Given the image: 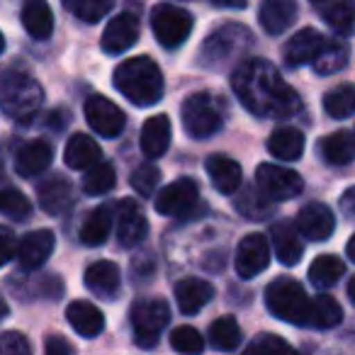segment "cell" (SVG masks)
<instances>
[{"label": "cell", "mask_w": 355, "mask_h": 355, "mask_svg": "<svg viewBox=\"0 0 355 355\" xmlns=\"http://www.w3.org/2000/svg\"><path fill=\"white\" fill-rule=\"evenodd\" d=\"M297 229L309 241H326L336 229V217L326 205L309 202L297 214Z\"/></svg>", "instance_id": "obj_16"}, {"label": "cell", "mask_w": 355, "mask_h": 355, "mask_svg": "<svg viewBox=\"0 0 355 355\" xmlns=\"http://www.w3.org/2000/svg\"><path fill=\"white\" fill-rule=\"evenodd\" d=\"M132 188L137 190L141 198H153L158 183H161V171H158L153 163H141L137 171L132 173Z\"/></svg>", "instance_id": "obj_44"}, {"label": "cell", "mask_w": 355, "mask_h": 355, "mask_svg": "<svg viewBox=\"0 0 355 355\" xmlns=\"http://www.w3.org/2000/svg\"><path fill=\"white\" fill-rule=\"evenodd\" d=\"M112 227H114V209L112 207H98L85 217L78 236L85 246H100V243L107 241Z\"/></svg>", "instance_id": "obj_31"}, {"label": "cell", "mask_w": 355, "mask_h": 355, "mask_svg": "<svg viewBox=\"0 0 355 355\" xmlns=\"http://www.w3.org/2000/svg\"><path fill=\"white\" fill-rule=\"evenodd\" d=\"M236 98L248 112L258 117H292L302 110V100L280 71L266 59H248L236 66L232 76Z\"/></svg>", "instance_id": "obj_1"}, {"label": "cell", "mask_w": 355, "mask_h": 355, "mask_svg": "<svg viewBox=\"0 0 355 355\" xmlns=\"http://www.w3.org/2000/svg\"><path fill=\"white\" fill-rule=\"evenodd\" d=\"M85 119H88V124L95 129V134L107 137V139L122 134L124 122H127L122 110H119L112 100L105 98V95H90V98L85 100Z\"/></svg>", "instance_id": "obj_11"}, {"label": "cell", "mask_w": 355, "mask_h": 355, "mask_svg": "<svg viewBox=\"0 0 355 355\" xmlns=\"http://www.w3.org/2000/svg\"><path fill=\"white\" fill-rule=\"evenodd\" d=\"M8 311H10V309H8V302L0 297V319H3V316H8Z\"/></svg>", "instance_id": "obj_52"}, {"label": "cell", "mask_w": 355, "mask_h": 355, "mask_svg": "<svg viewBox=\"0 0 355 355\" xmlns=\"http://www.w3.org/2000/svg\"><path fill=\"white\" fill-rule=\"evenodd\" d=\"M66 319H69L71 329L83 338H95L98 334H103L105 329V316L93 302L76 300L66 309Z\"/></svg>", "instance_id": "obj_21"}, {"label": "cell", "mask_w": 355, "mask_h": 355, "mask_svg": "<svg viewBox=\"0 0 355 355\" xmlns=\"http://www.w3.org/2000/svg\"><path fill=\"white\" fill-rule=\"evenodd\" d=\"M171 309L163 300H139L132 306V329L139 348H153L158 336L168 326Z\"/></svg>", "instance_id": "obj_7"}, {"label": "cell", "mask_w": 355, "mask_h": 355, "mask_svg": "<svg viewBox=\"0 0 355 355\" xmlns=\"http://www.w3.org/2000/svg\"><path fill=\"white\" fill-rule=\"evenodd\" d=\"M54 161V148L51 144H46L44 139H35V141H27L20 146L15 156V171L22 178H35L40 173H44L46 168Z\"/></svg>", "instance_id": "obj_18"}, {"label": "cell", "mask_w": 355, "mask_h": 355, "mask_svg": "<svg viewBox=\"0 0 355 355\" xmlns=\"http://www.w3.org/2000/svg\"><path fill=\"white\" fill-rule=\"evenodd\" d=\"M340 207H343L345 214H350V217H355V185L353 188H348L343 193V198H340Z\"/></svg>", "instance_id": "obj_48"}, {"label": "cell", "mask_w": 355, "mask_h": 355, "mask_svg": "<svg viewBox=\"0 0 355 355\" xmlns=\"http://www.w3.org/2000/svg\"><path fill=\"white\" fill-rule=\"evenodd\" d=\"M319 153L329 166H345L355 158V132H334L321 139Z\"/></svg>", "instance_id": "obj_29"}, {"label": "cell", "mask_w": 355, "mask_h": 355, "mask_svg": "<svg viewBox=\"0 0 355 355\" xmlns=\"http://www.w3.org/2000/svg\"><path fill=\"white\" fill-rule=\"evenodd\" d=\"M171 146V119L166 114H153L141 127V151L146 158L156 161Z\"/></svg>", "instance_id": "obj_23"}, {"label": "cell", "mask_w": 355, "mask_h": 355, "mask_svg": "<svg viewBox=\"0 0 355 355\" xmlns=\"http://www.w3.org/2000/svg\"><path fill=\"white\" fill-rule=\"evenodd\" d=\"M343 319V309L340 304L329 295H319L311 300V311H309V326L311 329H334Z\"/></svg>", "instance_id": "obj_33"}, {"label": "cell", "mask_w": 355, "mask_h": 355, "mask_svg": "<svg viewBox=\"0 0 355 355\" xmlns=\"http://www.w3.org/2000/svg\"><path fill=\"white\" fill-rule=\"evenodd\" d=\"M268 151L277 161H297L304 153V134L295 127H280L268 139Z\"/></svg>", "instance_id": "obj_30"}, {"label": "cell", "mask_w": 355, "mask_h": 355, "mask_svg": "<svg viewBox=\"0 0 355 355\" xmlns=\"http://www.w3.org/2000/svg\"><path fill=\"white\" fill-rule=\"evenodd\" d=\"M272 202L261 188H243L236 198V209L248 219H268L272 214Z\"/></svg>", "instance_id": "obj_36"}, {"label": "cell", "mask_w": 355, "mask_h": 355, "mask_svg": "<svg viewBox=\"0 0 355 355\" xmlns=\"http://www.w3.org/2000/svg\"><path fill=\"white\" fill-rule=\"evenodd\" d=\"M348 44L340 40H326L324 49L319 51V56H316L311 64H314V71L319 76H331V73H338V71H343L345 66H348Z\"/></svg>", "instance_id": "obj_32"}, {"label": "cell", "mask_w": 355, "mask_h": 355, "mask_svg": "<svg viewBox=\"0 0 355 355\" xmlns=\"http://www.w3.org/2000/svg\"><path fill=\"white\" fill-rule=\"evenodd\" d=\"M0 355H32L30 340L17 331L0 334Z\"/></svg>", "instance_id": "obj_45"}, {"label": "cell", "mask_w": 355, "mask_h": 355, "mask_svg": "<svg viewBox=\"0 0 355 355\" xmlns=\"http://www.w3.org/2000/svg\"><path fill=\"white\" fill-rule=\"evenodd\" d=\"M114 229H117V241L124 248H132L139 241H144L148 232V222L132 200H119L114 205Z\"/></svg>", "instance_id": "obj_14"}, {"label": "cell", "mask_w": 355, "mask_h": 355, "mask_svg": "<svg viewBox=\"0 0 355 355\" xmlns=\"http://www.w3.org/2000/svg\"><path fill=\"white\" fill-rule=\"evenodd\" d=\"M241 355H297V353L290 348L287 340L280 338V336L261 334L258 338H253L251 343L246 345V350H243Z\"/></svg>", "instance_id": "obj_43"}, {"label": "cell", "mask_w": 355, "mask_h": 355, "mask_svg": "<svg viewBox=\"0 0 355 355\" xmlns=\"http://www.w3.org/2000/svg\"><path fill=\"white\" fill-rule=\"evenodd\" d=\"M345 266L340 258L336 256H319L314 258V263L309 266V282L319 290H326V287L336 285V282L343 277Z\"/></svg>", "instance_id": "obj_34"}, {"label": "cell", "mask_w": 355, "mask_h": 355, "mask_svg": "<svg viewBox=\"0 0 355 355\" xmlns=\"http://www.w3.org/2000/svg\"><path fill=\"white\" fill-rule=\"evenodd\" d=\"M326 44V37L321 32L311 30V27H304L300 30L295 37H290V42L285 44V64L290 69H297V66H304V64H311V61L319 56V51L324 49Z\"/></svg>", "instance_id": "obj_17"}, {"label": "cell", "mask_w": 355, "mask_h": 355, "mask_svg": "<svg viewBox=\"0 0 355 355\" xmlns=\"http://www.w3.org/2000/svg\"><path fill=\"white\" fill-rule=\"evenodd\" d=\"M345 253H348V258H350V261L355 263V236H353V239H350V241H348V246H345Z\"/></svg>", "instance_id": "obj_50"}, {"label": "cell", "mask_w": 355, "mask_h": 355, "mask_svg": "<svg viewBox=\"0 0 355 355\" xmlns=\"http://www.w3.org/2000/svg\"><path fill=\"white\" fill-rule=\"evenodd\" d=\"M100 156H103V151L88 134H73L64 148L66 166L73 168V171H88L95 163H100Z\"/></svg>", "instance_id": "obj_26"}, {"label": "cell", "mask_w": 355, "mask_h": 355, "mask_svg": "<svg viewBox=\"0 0 355 355\" xmlns=\"http://www.w3.org/2000/svg\"><path fill=\"white\" fill-rule=\"evenodd\" d=\"M253 35L243 25H222L205 40L200 49V64L205 69H219L234 56L243 54L251 46Z\"/></svg>", "instance_id": "obj_5"}, {"label": "cell", "mask_w": 355, "mask_h": 355, "mask_svg": "<svg viewBox=\"0 0 355 355\" xmlns=\"http://www.w3.org/2000/svg\"><path fill=\"white\" fill-rule=\"evenodd\" d=\"M85 287L93 295L110 300L119 292V268L112 261H98L85 270Z\"/></svg>", "instance_id": "obj_28"}, {"label": "cell", "mask_w": 355, "mask_h": 355, "mask_svg": "<svg viewBox=\"0 0 355 355\" xmlns=\"http://www.w3.org/2000/svg\"><path fill=\"white\" fill-rule=\"evenodd\" d=\"M348 297H350V302H353V304H355V277L348 282Z\"/></svg>", "instance_id": "obj_51"}, {"label": "cell", "mask_w": 355, "mask_h": 355, "mask_svg": "<svg viewBox=\"0 0 355 355\" xmlns=\"http://www.w3.org/2000/svg\"><path fill=\"white\" fill-rule=\"evenodd\" d=\"M64 8L83 22H100L114 8V0H64Z\"/></svg>", "instance_id": "obj_40"}, {"label": "cell", "mask_w": 355, "mask_h": 355, "mask_svg": "<svg viewBox=\"0 0 355 355\" xmlns=\"http://www.w3.org/2000/svg\"><path fill=\"white\" fill-rule=\"evenodd\" d=\"M324 20L336 35H350L355 27V0H336L334 6L326 8Z\"/></svg>", "instance_id": "obj_38"}, {"label": "cell", "mask_w": 355, "mask_h": 355, "mask_svg": "<svg viewBox=\"0 0 355 355\" xmlns=\"http://www.w3.org/2000/svg\"><path fill=\"white\" fill-rule=\"evenodd\" d=\"M214 287L207 280H198V277H185L175 285V302L178 309L183 311L185 316L198 314L200 309L212 302Z\"/></svg>", "instance_id": "obj_19"}, {"label": "cell", "mask_w": 355, "mask_h": 355, "mask_svg": "<svg viewBox=\"0 0 355 355\" xmlns=\"http://www.w3.org/2000/svg\"><path fill=\"white\" fill-rule=\"evenodd\" d=\"M112 83L129 103L139 107L156 105L163 98V73L148 56H134L114 69Z\"/></svg>", "instance_id": "obj_2"}, {"label": "cell", "mask_w": 355, "mask_h": 355, "mask_svg": "<svg viewBox=\"0 0 355 355\" xmlns=\"http://www.w3.org/2000/svg\"><path fill=\"white\" fill-rule=\"evenodd\" d=\"M171 345L180 355H200L205 350V338L193 326H178L171 334Z\"/></svg>", "instance_id": "obj_42"}, {"label": "cell", "mask_w": 355, "mask_h": 355, "mask_svg": "<svg viewBox=\"0 0 355 355\" xmlns=\"http://www.w3.org/2000/svg\"><path fill=\"white\" fill-rule=\"evenodd\" d=\"M20 17L27 35L35 40H49L54 32V12L46 0H25Z\"/></svg>", "instance_id": "obj_25"}, {"label": "cell", "mask_w": 355, "mask_h": 355, "mask_svg": "<svg viewBox=\"0 0 355 355\" xmlns=\"http://www.w3.org/2000/svg\"><path fill=\"white\" fill-rule=\"evenodd\" d=\"M46 355H73V348L61 336H51V338H46Z\"/></svg>", "instance_id": "obj_47"}, {"label": "cell", "mask_w": 355, "mask_h": 355, "mask_svg": "<svg viewBox=\"0 0 355 355\" xmlns=\"http://www.w3.org/2000/svg\"><path fill=\"white\" fill-rule=\"evenodd\" d=\"M193 15L183 8H175L171 3H161L151 10V30L158 44L166 49H175V46L185 44L193 32Z\"/></svg>", "instance_id": "obj_6"}, {"label": "cell", "mask_w": 355, "mask_h": 355, "mask_svg": "<svg viewBox=\"0 0 355 355\" xmlns=\"http://www.w3.org/2000/svg\"><path fill=\"white\" fill-rule=\"evenodd\" d=\"M180 117H183V127L188 137L193 139H207L222 129V114L207 93L190 95L183 103Z\"/></svg>", "instance_id": "obj_8"}, {"label": "cell", "mask_w": 355, "mask_h": 355, "mask_svg": "<svg viewBox=\"0 0 355 355\" xmlns=\"http://www.w3.org/2000/svg\"><path fill=\"white\" fill-rule=\"evenodd\" d=\"M217 8H229V10H243L248 6V0H209Z\"/></svg>", "instance_id": "obj_49"}, {"label": "cell", "mask_w": 355, "mask_h": 355, "mask_svg": "<svg viewBox=\"0 0 355 355\" xmlns=\"http://www.w3.org/2000/svg\"><path fill=\"white\" fill-rule=\"evenodd\" d=\"M117 183V173L110 163H95L83 175V190L85 195H105Z\"/></svg>", "instance_id": "obj_39"}, {"label": "cell", "mask_w": 355, "mask_h": 355, "mask_svg": "<svg viewBox=\"0 0 355 355\" xmlns=\"http://www.w3.org/2000/svg\"><path fill=\"white\" fill-rule=\"evenodd\" d=\"M54 243L56 239L49 229H37V232L25 234L17 243V261L25 270H37L51 258Z\"/></svg>", "instance_id": "obj_15"}, {"label": "cell", "mask_w": 355, "mask_h": 355, "mask_svg": "<svg viewBox=\"0 0 355 355\" xmlns=\"http://www.w3.org/2000/svg\"><path fill=\"white\" fill-rule=\"evenodd\" d=\"M207 175L214 188H217V193L222 195H232L241 188V166L234 158L224 156V153H214V156L207 158Z\"/></svg>", "instance_id": "obj_22"}, {"label": "cell", "mask_w": 355, "mask_h": 355, "mask_svg": "<svg viewBox=\"0 0 355 355\" xmlns=\"http://www.w3.org/2000/svg\"><path fill=\"white\" fill-rule=\"evenodd\" d=\"M0 214L8 219H15V222H22L32 214V202L20 190L6 188L0 190Z\"/></svg>", "instance_id": "obj_41"}, {"label": "cell", "mask_w": 355, "mask_h": 355, "mask_svg": "<svg viewBox=\"0 0 355 355\" xmlns=\"http://www.w3.org/2000/svg\"><path fill=\"white\" fill-rule=\"evenodd\" d=\"M263 30L268 35H282L287 32L297 20V3L295 0H263L258 10Z\"/></svg>", "instance_id": "obj_20"}, {"label": "cell", "mask_w": 355, "mask_h": 355, "mask_svg": "<svg viewBox=\"0 0 355 355\" xmlns=\"http://www.w3.org/2000/svg\"><path fill=\"white\" fill-rule=\"evenodd\" d=\"M266 306L272 316L295 326H309L311 300L292 277H277L266 290Z\"/></svg>", "instance_id": "obj_4"}, {"label": "cell", "mask_w": 355, "mask_h": 355, "mask_svg": "<svg viewBox=\"0 0 355 355\" xmlns=\"http://www.w3.org/2000/svg\"><path fill=\"white\" fill-rule=\"evenodd\" d=\"M209 340L217 350H234L239 343H241V329H239L236 319L234 316H222L217 319L212 326H209Z\"/></svg>", "instance_id": "obj_37"}, {"label": "cell", "mask_w": 355, "mask_h": 355, "mask_svg": "<svg viewBox=\"0 0 355 355\" xmlns=\"http://www.w3.org/2000/svg\"><path fill=\"white\" fill-rule=\"evenodd\" d=\"M324 110L334 119H348L355 114V85L343 83L324 95Z\"/></svg>", "instance_id": "obj_35"}, {"label": "cell", "mask_w": 355, "mask_h": 355, "mask_svg": "<svg viewBox=\"0 0 355 355\" xmlns=\"http://www.w3.org/2000/svg\"><path fill=\"white\" fill-rule=\"evenodd\" d=\"M73 200V188L66 178H51L46 183L40 185L37 190V202L46 214H61L71 207Z\"/></svg>", "instance_id": "obj_27"}, {"label": "cell", "mask_w": 355, "mask_h": 355, "mask_svg": "<svg viewBox=\"0 0 355 355\" xmlns=\"http://www.w3.org/2000/svg\"><path fill=\"white\" fill-rule=\"evenodd\" d=\"M270 241H272V248H275V256L282 266H297L304 253V246L300 241V234L297 229L292 227L290 222H277L272 224L270 229Z\"/></svg>", "instance_id": "obj_24"}, {"label": "cell", "mask_w": 355, "mask_h": 355, "mask_svg": "<svg viewBox=\"0 0 355 355\" xmlns=\"http://www.w3.org/2000/svg\"><path fill=\"white\" fill-rule=\"evenodd\" d=\"M44 90L30 73L8 69L0 76V110L17 122H32L40 112Z\"/></svg>", "instance_id": "obj_3"}, {"label": "cell", "mask_w": 355, "mask_h": 355, "mask_svg": "<svg viewBox=\"0 0 355 355\" xmlns=\"http://www.w3.org/2000/svg\"><path fill=\"white\" fill-rule=\"evenodd\" d=\"M311 3H316V6H319V3H326V0H311Z\"/></svg>", "instance_id": "obj_54"}, {"label": "cell", "mask_w": 355, "mask_h": 355, "mask_svg": "<svg viewBox=\"0 0 355 355\" xmlns=\"http://www.w3.org/2000/svg\"><path fill=\"white\" fill-rule=\"evenodd\" d=\"M256 183L270 200H292L304 190V180L292 168L275 166V163H261L256 171Z\"/></svg>", "instance_id": "obj_9"}, {"label": "cell", "mask_w": 355, "mask_h": 355, "mask_svg": "<svg viewBox=\"0 0 355 355\" xmlns=\"http://www.w3.org/2000/svg\"><path fill=\"white\" fill-rule=\"evenodd\" d=\"M200 202V188L193 178H178L166 185L156 198V212L163 217H185Z\"/></svg>", "instance_id": "obj_10"}, {"label": "cell", "mask_w": 355, "mask_h": 355, "mask_svg": "<svg viewBox=\"0 0 355 355\" xmlns=\"http://www.w3.org/2000/svg\"><path fill=\"white\" fill-rule=\"evenodd\" d=\"M270 263V241H268L263 234H248L243 236V241L236 248V272L243 280H251V277L261 275L263 270Z\"/></svg>", "instance_id": "obj_12"}, {"label": "cell", "mask_w": 355, "mask_h": 355, "mask_svg": "<svg viewBox=\"0 0 355 355\" xmlns=\"http://www.w3.org/2000/svg\"><path fill=\"white\" fill-rule=\"evenodd\" d=\"M139 40V20L132 12H119L112 20L107 22L103 32V40H100V46H103L105 54L117 56L124 54L127 49H132Z\"/></svg>", "instance_id": "obj_13"}, {"label": "cell", "mask_w": 355, "mask_h": 355, "mask_svg": "<svg viewBox=\"0 0 355 355\" xmlns=\"http://www.w3.org/2000/svg\"><path fill=\"white\" fill-rule=\"evenodd\" d=\"M3 49H6V37L0 35V54H3Z\"/></svg>", "instance_id": "obj_53"}, {"label": "cell", "mask_w": 355, "mask_h": 355, "mask_svg": "<svg viewBox=\"0 0 355 355\" xmlns=\"http://www.w3.org/2000/svg\"><path fill=\"white\" fill-rule=\"evenodd\" d=\"M17 239L12 234L10 227H0V268L12 261V256H17Z\"/></svg>", "instance_id": "obj_46"}]
</instances>
